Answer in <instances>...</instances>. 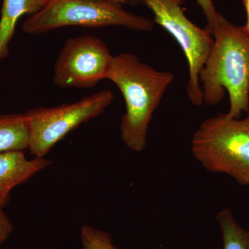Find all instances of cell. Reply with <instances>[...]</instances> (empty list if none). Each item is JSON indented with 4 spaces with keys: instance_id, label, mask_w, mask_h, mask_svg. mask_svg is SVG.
<instances>
[{
    "instance_id": "1",
    "label": "cell",
    "mask_w": 249,
    "mask_h": 249,
    "mask_svg": "<svg viewBox=\"0 0 249 249\" xmlns=\"http://www.w3.org/2000/svg\"><path fill=\"white\" fill-rule=\"evenodd\" d=\"M209 31L214 44L199 75L203 103L217 106L227 90L230 98L228 114L239 119L249 107V40L242 27L219 12Z\"/></svg>"
},
{
    "instance_id": "2",
    "label": "cell",
    "mask_w": 249,
    "mask_h": 249,
    "mask_svg": "<svg viewBox=\"0 0 249 249\" xmlns=\"http://www.w3.org/2000/svg\"><path fill=\"white\" fill-rule=\"evenodd\" d=\"M107 79L119 88L125 103V113L121 119V139L130 150L142 152L146 147L154 112L175 76L144 63L134 54L121 53L113 57Z\"/></svg>"
},
{
    "instance_id": "3",
    "label": "cell",
    "mask_w": 249,
    "mask_h": 249,
    "mask_svg": "<svg viewBox=\"0 0 249 249\" xmlns=\"http://www.w3.org/2000/svg\"><path fill=\"white\" fill-rule=\"evenodd\" d=\"M193 157L208 171L249 186V116L219 114L203 121L191 141Z\"/></svg>"
},
{
    "instance_id": "4",
    "label": "cell",
    "mask_w": 249,
    "mask_h": 249,
    "mask_svg": "<svg viewBox=\"0 0 249 249\" xmlns=\"http://www.w3.org/2000/svg\"><path fill=\"white\" fill-rule=\"evenodd\" d=\"M69 26H119L145 32L153 29L154 22L129 12L121 3L107 0H48L40 11L23 22L22 31L38 35Z\"/></svg>"
},
{
    "instance_id": "5",
    "label": "cell",
    "mask_w": 249,
    "mask_h": 249,
    "mask_svg": "<svg viewBox=\"0 0 249 249\" xmlns=\"http://www.w3.org/2000/svg\"><path fill=\"white\" fill-rule=\"evenodd\" d=\"M113 99L110 90H102L70 104L38 107L24 113L29 126L31 155L45 157L70 132L102 114Z\"/></svg>"
},
{
    "instance_id": "6",
    "label": "cell",
    "mask_w": 249,
    "mask_h": 249,
    "mask_svg": "<svg viewBox=\"0 0 249 249\" xmlns=\"http://www.w3.org/2000/svg\"><path fill=\"white\" fill-rule=\"evenodd\" d=\"M144 1L153 13V22L169 33L182 49L188 65L187 96L193 106H202L199 75L213 46L211 31L197 27L186 17L182 7L186 0Z\"/></svg>"
},
{
    "instance_id": "7",
    "label": "cell",
    "mask_w": 249,
    "mask_h": 249,
    "mask_svg": "<svg viewBox=\"0 0 249 249\" xmlns=\"http://www.w3.org/2000/svg\"><path fill=\"white\" fill-rule=\"evenodd\" d=\"M113 57L99 37H70L54 64L53 83L62 89L92 88L101 80L107 79Z\"/></svg>"
},
{
    "instance_id": "8",
    "label": "cell",
    "mask_w": 249,
    "mask_h": 249,
    "mask_svg": "<svg viewBox=\"0 0 249 249\" xmlns=\"http://www.w3.org/2000/svg\"><path fill=\"white\" fill-rule=\"evenodd\" d=\"M52 160L45 157L27 160L24 152L9 151L0 153V207L4 208L15 187L47 168Z\"/></svg>"
},
{
    "instance_id": "9",
    "label": "cell",
    "mask_w": 249,
    "mask_h": 249,
    "mask_svg": "<svg viewBox=\"0 0 249 249\" xmlns=\"http://www.w3.org/2000/svg\"><path fill=\"white\" fill-rule=\"evenodd\" d=\"M47 0H3L0 18V61L9 56V44L18 20L24 15L36 14Z\"/></svg>"
},
{
    "instance_id": "10",
    "label": "cell",
    "mask_w": 249,
    "mask_h": 249,
    "mask_svg": "<svg viewBox=\"0 0 249 249\" xmlns=\"http://www.w3.org/2000/svg\"><path fill=\"white\" fill-rule=\"evenodd\" d=\"M29 129L25 114H0V153L29 149Z\"/></svg>"
},
{
    "instance_id": "11",
    "label": "cell",
    "mask_w": 249,
    "mask_h": 249,
    "mask_svg": "<svg viewBox=\"0 0 249 249\" xmlns=\"http://www.w3.org/2000/svg\"><path fill=\"white\" fill-rule=\"evenodd\" d=\"M217 221L222 232L223 249H249V231L241 227L231 210L219 211Z\"/></svg>"
},
{
    "instance_id": "12",
    "label": "cell",
    "mask_w": 249,
    "mask_h": 249,
    "mask_svg": "<svg viewBox=\"0 0 249 249\" xmlns=\"http://www.w3.org/2000/svg\"><path fill=\"white\" fill-rule=\"evenodd\" d=\"M81 240L83 249H119L109 234L89 226L82 227Z\"/></svg>"
},
{
    "instance_id": "13",
    "label": "cell",
    "mask_w": 249,
    "mask_h": 249,
    "mask_svg": "<svg viewBox=\"0 0 249 249\" xmlns=\"http://www.w3.org/2000/svg\"><path fill=\"white\" fill-rule=\"evenodd\" d=\"M196 1L204 12L205 17L207 20V29L209 30L214 25L217 14V11L214 8L213 1V0H196Z\"/></svg>"
},
{
    "instance_id": "14",
    "label": "cell",
    "mask_w": 249,
    "mask_h": 249,
    "mask_svg": "<svg viewBox=\"0 0 249 249\" xmlns=\"http://www.w3.org/2000/svg\"><path fill=\"white\" fill-rule=\"evenodd\" d=\"M13 229L12 223L3 211V208L0 207V246L8 238Z\"/></svg>"
},
{
    "instance_id": "15",
    "label": "cell",
    "mask_w": 249,
    "mask_h": 249,
    "mask_svg": "<svg viewBox=\"0 0 249 249\" xmlns=\"http://www.w3.org/2000/svg\"><path fill=\"white\" fill-rule=\"evenodd\" d=\"M244 5L247 11V21L244 27H242L244 34L249 40V0H243Z\"/></svg>"
},
{
    "instance_id": "16",
    "label": "cell",
    "mask_w": 249,
    "mask_h": 249,
    "mask_svg": "<svg viewBox=\"0 0 249 249\" xmlns=\"http://www.w3.org/2000/svg\"><path fill=\"white\" fill-rule=\"evenodd\" d=\"M107 1H114V2L121 3V4H124L127 0H107Z\"/></svg>"
},
{
    "instance_id": "17",
    "label": "cell",
    "mask_w": 249,
    "mask_h": 249,
    "mask_svg": "<svg viewBox=\"0 0 249 249\" xmlns=\"http://www.w3.org/2000/svg\"><path fill=\"white\" fill-rule=\"evenodd\" d=\"M247 113H248V116H249V109H248V111H247Z\"/></svg>"
},
{
    "instance_id": "18",
    "label": "cell",
    "mask_w": 249,
    "mask_h": 249,
    "mask_svg": "<svg viewBox=\"0 0 249 249\" xmlns=\"http://www.w3.org/2000/svg\"><path fill=\"white\" fill-rule=\"evenodd\" d=\"M47 1H48V0H47Z\"/></svg>"
}]
</instances>
